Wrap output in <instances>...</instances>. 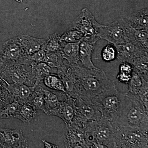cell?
<instances>
[{"instance_id":"cell-22","label":"cell","mask_w":148,"mask_h":148,"mask_svg":"<svg viewBox=\"0 0 148 148\" xmlns=\"http://www.w3.org/2000/svg\"><path fill=\"white\" fill-rule=\"evenodd\" d=\"M37 110L28 102L20 103L15 118L25 123H30L36 115Z\"/></svg>"},{"instance_id":"cell-15","label":"cell","mask_w":148,"mask_h":148,"mask_svg":"<svg viewBox=\"0 0 148 148\" xmlns=\"http://www.w3.org/2000/svg\"><path fill=\"white\" fill-rule=\"evenodd\" d=\"M24 56L16 38L0 45V68L8 61L17 60Z\"/></svg>"},{"instance_id":"cell-31","label":"cell","mask_w":148,"mask_h":148,"mask_svg":"<svg viewBox=\"0 0 148 148\" xmlns=\"http://www.w3.org/2000/svg\"><path fill=\"white\" fill-rule=\"evenodd\" d=\"M8 83L0 77V107L14 101L9 90Z\"/></svg>"},{"instance_id":"cell-6","label":"cell","mask_w":148,"mask_h":148,"mask_svg":"<svg viewBox=\"0 0 148 148\" xmlns=\"http://www.w3.org/2000/svg\"><path fill=\"white\" fill-rule=\"evenodd\" d=\"M113 127L117 147H148V131Z\"/></svg>"},{"instance_id":"cell-23","label":"cell","mask_w":148,"mask_h":148,"mask_svg":"<svg viewBox=\"0 0 148 148\" xmlns=\"http://www.w3.org/2000/svg\"><path fill=\"white\" fill-rule=\"evenodd\" d=\"M147 82H148V78L133 69L132 77L128 84L127 91L136 95L141 87Z\"/></svg>"},{"instance_id":"cell-29","label":"cell","mask_w":148,"mask_h":148,"mask_svg":"<svg viewBox=\"0 0 148 148\" xmlns=\"http://www.w3.org/2000/svg\"><path fill=\"white\" fill-rule=\"evenodd\" d=\"M20 103L14 101L0 107V120L4 119L15 118Z\"/></svg>"},{"instance_id":"cell-1","label":"cell","mask_w":148,"mask_h":148,"mask_svg":"<svg viewBox=\"0 0 148 148\" xmlns=\"http://www.w3.org/2000/svg\"><path fill=\"white\" fill-rule=\"evenodd\" d=\"M61 78L69 87L68 95L85 101H91L104 90L115 85L101 69H88L79 64L69 65Z\"/></svg>"},{"instance_id":"cell-19","label":"cell","mask_w":148,"mask_h":148,"mask_svg":"<svg viewBox=\"0 0 148 148\" xmlns=\"http://www.w3.org/2000/svg\"><path fill=\"white\" fill-rule=\"evenodd\" d=\"M80 42V41L77 42L68 43L62 41L61 54L69 65L75 66L79 64Z\"/></svg>"},{"instance_id":"cell-24","label":"cell","mask_w":148,"mask_h":148,"mask_svg":"<svg viewBox=\"0 0 148 148\" xmlns=\"http://www.w3.org/2000/svg\"><path fill=\"white\" fill-rule=\"evenodd\" d=\"M131 64L134 70L148 78V51L143 52L136 56L133 58Z\"/></svg>"},{"instance_id":"cell-14","label":"cell","mask_w":148,"mask_h":148,"mask_svg":"<svg viewBox=\"0 0 148 148\" xmlns=\"http://www.w3.org/2000/svg\"><path fill=\"white\" fill-rule=\"evenodd\" d=\"M114 47L116 51V58L120 63L126 62L131 64L136 56L148 51L140 45L130 41H126Z\"/></svg>"},{"instance_id":"cell-12","label":"cell","mask_w":148,"mask_h":148,"mask_svg":"<svg viewBox=\"0 0 148 148\" xmlns=\"http://www.w3.org/2000/svg\"><path fill=\"white\" fill-rule=\"evenodd\" d=\"M100 40L98 36H84L79 45V58L81 65L88 69H97L92 61L95 45Z\"/></svg>"},{"instance_id":"cell-32","label":"cell","mask_w":148,"mask_h":148,"mask_svg":"<svg viewBox=\"0 0 148 148\" xmlns=\"http://www.w3.org/2000/svg\"><path fill=\"white\" fill-rule=\"evenodd\" d=\"M35 69L37 77V86L42 83L45 77L52 73V68L45 62L36 64Z\"/></svg>"},{"instance_id":"cell-16","label":"cell","mask_w":148,"mask_h":148,"mask_svg":"<svg viewBox=\"0 0 148 148\" xmlns=\"http://www.w3.org/2000/svg\"><path fill=\"white\" fill-rule=\"evenodd\" d=\"M40 88L45 101L43 112L47 115L55 116L56 113L67 96V93L61 91H50L41 86Z\"/></svg>"},{"instance_id":"cell-18","label":"cell","mask_w":148,"mask_h":148,"mask_svg":"<svg viewBox=\"0 0 148 148\" xmlns=\"http://www.w3.org/2000/svg\"><path fill=\"white\" fill-rule=\"evenodd\" d=\"M76 113L75 99L67 94L65 99L56 112L55 116L60 118L65 124H70L74 119Z\"/></svg>"},{"instance_id":"cell-26","label":"cell","mask_w":148,"mask_h":148,"mask_svg":"<svg viewBox=\"0 0 148 148\" xmlns=\"http://www.w3.org/2000/svg\"><path fill=\"white\" fill-rule=\"evenodd\" d=\"M42 83L47 87L52 90L66 92L64 83L57 74L52 73L46 76L43 79Z\"/></svg>"},{"instance_id":"cell-9","label":"cell","mask_w":148,"mask_h":148,"mask_svg":"<svg viewBox=\"0 0 148 148\" xmlns=\"http://www.w3.org/2000/svg\"><path fill=\"white\" fill-rule=\"evenodd\" d=\"M98 36L100 39L107 41L114 47L125 42L124 28L120 26L117 20L108 25L101 24Z\"/></svg>"},{"instance_id":"cell-11","label":"cell","mask_w":148,"mask_h":148,"mask_svg":"<svg viewBox=\"0 0 148 148\" xmlns=\"http://www.w3.org/2000/svg\"><path fill=\"white\" fill-rule=\"evenodd\" d=\"M123 28H132L148 32V10L143 9L135 13L121 16L117 19Z\"/></svg>"},{"instance_id":"cell-7","label":"cell","mask_w":148,"mask_h":148,"mask_svg":"<svg viewBox=\"0 0 148 148\" xmlns=\"http://www.w3.org/2000/svg\"><path fill=\"white\" fill-rule=\"evenodd\" d=\"M86 124L73 121L66 125L64 141L66 148H87L85 132Z\"/></svg>"},{"instance_id":"cell-20","label":"cell","mask_w":148,"mask_h":148,"mask_svg":"<svg viewBox=\"0 0 148 148\" xmlns=\"http://www.w3.org/2000/svg\"><path fill=\"white\" fill-rule=\"evenodd\" d=\"M9 90L14 101L20 103L27 102L32 92L34 87H30L23 84H10L8 83Z\"/></svg>"},{"instance_id":"cell-2","label":"cell","mask_w":148,"mask_h":148,"mask_svg":"<svg viewBox=\"0 0 148 148\" xmlns=\"http://www.w3.org/2000/svg\"><path fill=\"white\" fill-rule=\"evenodd\" d=\"M114 127L148 131V110L136 95L124 92L120 110L113 120Z\"/></svg>"},{"instance_id":"cell-37","label":"cell","mask_w":148,"mask_h":148,"mask_svg":"<svg viewBox=\"0 0 148 148\" xmlns=\"http://www.w3.org/2000/svg\"><path fill=\"white\" fill-rule=\"evenodd\" d=\"M23 0H15V1H16L17 2L19 3H21L23 2Z\"/></svg>"},{"instance_id":"cell-17","label":"cell","mask_w":148,"mask_h":148,"mask_svg":"<svg viewBox=\"0 0 148 148\" xmlns=\"http://www.w3.org/2000/svg\"><path fill=\"white\" fill-rule=\"evenodd\" d=\"M23 55H32L41 49L46 42L45 39L38 38L27 35H21L16 37Z\"/></svg>"},{"instance_id":"cell-28","label":"cell","mask_w":148,"mask_h":148,"mask_svg":"<svg viewBox=\"0 0 148 148\" xmlns=\"http://www.w3.org/2000/svg\"><path fill=\"white\" fill-rule=\"evenodd\" d=\"M119 72L116 76V79L121 83L128 84L132 77L133 67L132 64L127 62L120 63Z\"/></svg>"},{"instance_id":"cell-10","label":"cell","mask_w":148,"mask_h":148,"mask_svg":"<svg viewBox=\"0 0 148 148\" xmlns=\"http://www.w3.org/2000/svg\"><path fill=\"white\" fill-rule=\"evenodd\" d=\"M28 147L29 144L21 130L0 128V148Z\"/></svg>"},{"instance_id":"cell-13","label":"cell","mask_w":148,"mask_h":148,"mask_svg":"<svg viewBox=\"0 0 148 148\" xmlns=\"http://www.w3.org/2000/svg\"><path fill=\"white\" fill-rule=\"evenodd\" d=\"M76 108L75 115L86 122L98 120L103 117L101 113L91 101H85L80 98H75Z\"/></svg>"},{"instance_id":"cell-33","label":"cell","mask_w":148,"mask_h":148,"mask_svg":"<svg viewBox=\"0 0 148 148\" xmlns=\"http://www.w3.org/2000/svg\"><path fill=\"white\" fill-rule=\"evenodd\" d=\"M84 36V34L81 32L72 29L65 32L61 36V38L62 41L66 42H79Z\"/></svg>"},{"instance_id":"cell-34","label":"cell","mask_w":148,"mask_h":148,"mask_svg":"<svg viewBox=\"0 0 148 148\" xmlns=\"http://www.w3.org/2000/svg\"><path fill=\"white\" fill-rule=\"evenodd\" d=\"M116 51L115 47L108 45L103 49L102 52L103 60L106 62H110L116 58Z\"/></svg>"},{"instance_id":"cell-21","label":"cell","mask_w":148,"mask_h":148,"mask_svg":"<svg viewBox=\"0 0 148 148\" xmlns=\"http://www.w3.org/2000/svg\"><path fill=\"white\" fill-rule=\"evenodd\" d=\"M125 41H130L148 49V32L132 28H124Z\"/></svg>"},{"instance_id":"cell-4","label":"cell","mask_w":148,"mask_h":148,"mask_svg":"<svg viewBox=\"0 0 148 148\" xmlns=\"http://www.w3.org/2000/svg\"><path fill=\"white\" fill-rule=\"evenodd\" d=\"M85 132L87 148H117L114 127L107 119L88 122Z\"/></svg>"},{"instance_id":"cell-27","label":"cell","mask_w":148,"mask_h":148,"mask_svg":"<svg viewBox=\"0 0 148 148\" xmlns=\"http://www.w3.org/2000/svg\"><path fill=\"white\" fill-rule=\"evenodd\" d=\"M27 102L32 105L37 110H40L43 112L45 107V101L43 93L41 90L40 84L35 88Z\"/></svg>"},{"instance_id":"cell-5","label":"cell","mask_w":148,"mask_h":148,"mask_svg":"<svg viewBox=\"0 0 148 148\" xmlns=\"http://www.w3.org/2000/svg\"><path fill=\"white\" fill-rule=\"evenodd\" d=\"M123 94L115 85L92 98L91 102L100 111L103 117L112 121L121 108Z\"/></svg>"},{"instance_id":"cell-25","label":"cell","mask_w":148,"mask_h":148,"mask_svg":"<svg viewBox=\"0 0 148 148\" xmlns=\"http://www.w3.org/2000/svg\"><path fill=\"white\" fill-rule=\"evenodd\" d=\"M62 44L61 36L57 33H54L48 37L41 49L46 52H57L61 50Z\"/></svg>"},{"instance_id":"cell-35","label":"cell","mask_w":148,"mask_h":148,"mask_svg":"<svg viewBox=\"0 0 148 148\" xmlns=\"http://www.w3.org/2000/svg\"><path fill=\"white\" fill-rule=\"evenodd\" d=\"M27 56L30 60L37 64L40 62H45L46 52L45 51L41 49L32 55Z\"/></svg>"},{"instance_id":"cell-36","label":"cell","mask_w":148,"mask_h":148,"mask_svg":"<svg viewBox=\"0 0 148 148\" xmlns=\"http://www.w3.org/2000/svg\"><path fill=\"white\" fill-rule=\"evenodd\" d=\"M42 142L44 144V147L45 148H58V147L56 145H54V144H52L50 143L47 142L45 140H42Z\"/></svg>"},{"instance_id":"cell-8","label":"cell","mask_w":148,"mask_h":148,"mask_svg":"<svg viewBox=\"0 0 148 148\" xmlns=\"http://www.w3.org/2000/svg\"><path fill=\"white\" fill-rule=\"evenodd\" d=\"M101 25V24L96 21L95 16L90 11L84 8L74 20L72 29L81 32L84 36H98Z\"/></svg>"},{"instance_id":"cell-3","label":"cell","mask_w":148,"mask_h":148,"mask_svg":"<svg viewBox=\"0 0 148 148\" xmlns=\"http://www.w3.org/2000/svg\"><path fill=\"white\" fill-rule=\"evenodd\" d=\"M37 63L23 56L17 60L8 61L0 68V77L9 83L23 84L36 87L37 77L35 66Z\"/></svg>"},{"instance_id":"cell-30","label":"cell","mask_w":148,"mask_h":148,"mask_svg":"<svg viewBox=\"0 0 148 148\" xmlns=\"http://www.w3.org/2000/svg\"><path fill=\"white\" fill-rule=\"evenodd\" d=\"M61 51L55 52H46L45 63L51 68H56L58 70L65 63Z\"/></svg>"}]
</instances>
